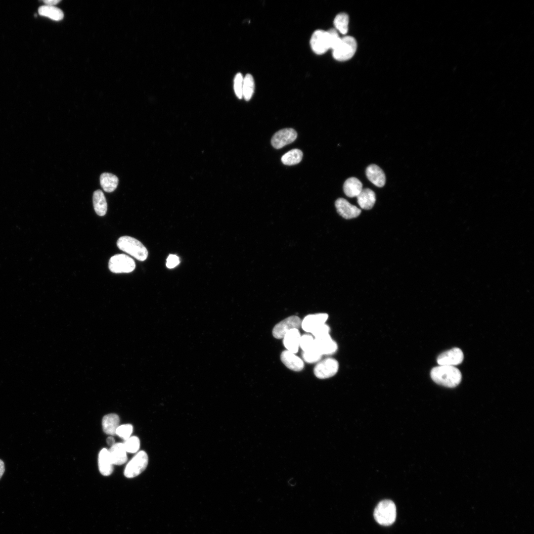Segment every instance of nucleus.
<instances>
[{
    "label": "nucleus",
    "instance_id": "nucleus-18",
    "mask_svg": "<svg viewBox=\"0 0 534 534\" xmlns=\"http://www.w3.org/2000/svg\"><path fill=\"white\" fill-rule=\"evenodd\" d=\"M108 450L113 465H120L127 462V451L123 443H115Z\"/></svg>",
    "mask_w": 534,
    "mask_h": 534
},
{
    "label": "nucleus",
    "instance_id": "nucleus-6",
    "mask_svg": "<svg viewBox=\"0 0 534 534\" xmlns=\"http://www.w3.org/2000/svg\"><path fill=\"white\" fill-rule=\"evenodd\" d=\"M148 462V457L144 451H139L127 464L124 475L128 478L135 477L141 474L146 469Z\"/></svg>",
    "mask_w": 534,
    "mask_h": 534
},
{
    "label": "nucleus",
    "instance_id": "nucleus-38",
    "mask_svg": "<svg viewBox=\"0 0 534 534\" xmlns=\"http://www.w3.org/2000/svg\"><path fill=\"white\" fill-rule=\"evenodd\" d=\"M106 441H107V443L108 445H109L111 446H112L113 445H114L115 444V440L112 437H108L107 440H106Z\"/></svg>",
    "mask_w": 534,
    "mask_h": 534
},
{
    "label": "nucleus",
    "instance_id": "nucleus-33",
    "mask_svg": "<svg viewBox=\"0 0 534 534\" xmlns=\"http://www.w3.org/2000/svg\"><path fill=\"white\" fill-rule=\"evenodd\" d=\"M243 77L242 75L238 73H237L234 79V90L236 96L241 99L242 96V87L243 83Z\"/></svg>",
    "mask_w": 534,
    "mask_h": 534
},
{
    "label": "nucleus",
    "instance_id": "nucleus-27",
    "mask_svg": "<svg viewBox=\"0 0 534 534\" xmlns=\"http://www.w3.org/2000/svg\"><path fill=\"white\" fill-rule=\"evenodd\" d=\"M349 18L347 14L342 12L337 14L333 21L335 29L343 35L348 31Z\"/></svg>",
    "mask_w": 534,
    "mask_h": 534
},
{
    "label": "nucleus",
    "instance_id": "nucleus-8",
    "mask_svg": "<svg viewBox=\"0 0 534 534\" xmlns=\"http://www.w3.org/2000/svg\"><path fill=\"white\" fill-rule=\"evenodd\" d=\"M310 45L312 50L317 54H322L331 48L330 38L327 31L317 30L313 32Z\"/></svg>",
    "mask_w": 534,
    "mask_h": 534
},
{
    "label": "nucleus",
    "instance_id": "nucleus-22",
    "mask_svg": "<svg viewBox=\"0 0 534 534\" xmlns=\"http://www.w3.org/2000/svg\"><path fill=\"white\" fill-rule=\"evenodd\" d=\"M343 189L345 194L349 197H357L362 190V184L356 178L351 177L344 182Z\"/></svg>",
    "mask_w": 534,
    "mask_h": 534
},
{
    "label": "nucleus",
    "instance_id": "nucleus-21",
    "mask_svg": "<svg viewBox=\"0 0 534 534\" xmlns=\"http://www.w3.org/2000/svg\"><path fill=\"white\" fill-rule=\"evenodd\" d=\"M119 423L120 418L117 414L111 413L105 415L102 420L103 431L109 435H116V431L119 426Z\"/></svg>",
    "mask_w": 534,
    "mask_h": 534
},
{
    "label": "nucleus",
    "instance_id": "nucleus-37",
    "mask_svg": "<svg viewBox=\"0 0 534 534\" xmlns=\"http://www.w3.org/2000/svg\"><path fill=\"white\" fill-rule=\"evenodd\" d=\"M5 470L4 464L3 461L0 459V479L3 474Z\"/></svg>",
    "mask_w": 534,
    "mask_h": 534
},
{
    "label": "nucleus",
    "instance_id": "nucleus-25",
    "mask_svg": "<svg viewBox=\"0 0 534 534\" xmlns=\"http://www.w3.org/2000/svg\"><path fill=\"white\" fill-rule=\"evenodd\" d=\"M40 15L48 17L53 20L59 21L64 17L63 11L54 6L43 5L38 9Z\"/></svg>",
    "mask_w": 534,
    "mask_h": 534
},
{
    "label": "nucleus",
    "instance_id": "nucleus-30",
    "mask_svg": "<svg viewBox=\"0 0 534 534\" xmlns=\"http://www.w3.org/2000/svg\"><path fill=\"white\" fill-rule=\"evenodd\" d=\"M300 347L303 352L311 351L314 348V338L311 335L306 334L301 336Z\"/></svg>",
    "mask_w": 534,
    "mask_h": 534
},
{
    "label": "nucleus",
    "instance_id": "nucleus-2",
    "mask_svg": "<svg viewBox=\"0 0 534 534\" xmlns=\"http://www.w3.org/2000/svg\"><path fill=\"white\" fill-rule=\"evenodd\" d=\"M119 249L130 255L136 260L143 261L148 256L146 247L138 240L128 236L120 237L117 242Z\"/></svg>",
    "mask_w": 534,
    "mask_h": 534
},
{
    "label": "nucleus",
    "instance_id": "nucleus-10",
    "mask_svg": "<svg viewBox=\"0 0 534 534\" xmlns=\"http://www.w3.org/2000/svg\"><path fill=\"white\" fill-rule=\"evenodd\" d=\"M297 134L293 129L286 128L280 130L272 136L271 144L276 149H280L293 142L296 139Z\"/></svg>",
    "mask_w": 534,
    "mask_h": 534
},
{
    "label": "nucleus",
    "instance_id": "nucleus-15",
    "mask_svg": "<svg viewBox=\"0 0 534 534\" xmlns=\"http://www.w3.org/2000/svg\"><path fill=\"white\" fill-rule=\"evenodd\" d=\"M280 358L283 363L291 370L300 371L304 367L303 360L295 354L287 350L281 353Z\"/></svg>",
    "mask_w": 534,
    "mask_h": 534
},
{
    "label": "nucleus",
    "instance_id": "nucleus-23",
    "mask_svg": "<svg viewBox=\"0 0 534 534\" xmlns=\"http://www.w3.org/2000/svg\"><path fill=\"white\" fill-rule=\"evenodd\" d=\"M93 205L96 213L99 216L105 215L107 210V204L103 192L99 189L93 192Z\"/></svg>",
    "mask_w": 534,
    "mask_h": 534
},
{
    "label": "nucleus",
    "instance_id": "nucleus-11",
    "mask_svg": "<svg viewBox=\"0 0 534 534\" xmlns=\"http://www.w3.org/2000/svg\"><path fill=\"white\" fill-rule=\"evenodd\" d=\"M464 358V355L461 349L453 348L441 354L437 357V361L440 365L454 366L461 363Z\"/></svg>",
    "mask_w": 534,
    "mask_h": 534
},
{
    "label": "nucleus",
    "instance_id": "nucleus-4",
    "mask_svg": "<svg viewBox=\"0 0 534 534\" xmlns=\"http://www.w3.org/2000/svg\"><path fill=\"white\" fill-rule=\"evenodd\" d=\"M374 517L376 521L383 526H390L396 520V507L391 500L385 499L380 501L374 511Z\"/></svg>",
    "mask_w": 534,
    "mask_h": 534
},
{
    "label": "nucleus",
    "instance_id": "nucleus-3",
    "mask_svg": "<svg viewBox=\"0 0 534 534\" xmlns=\"http://www.w3.org/2000/svg\"><path fill=\"white\" fill-rule=\"evenodd\" d=\"M356 48L357 43L355 39L352 36H345L340 38L338 44L332 49L333 56L339 61H347L354 55Z\"/></svg>",
    "mask_w": 534,
    "mask_h": 534
},
{
    "label": "nucleus",
    "instance_id": "nucleus-9",
    "mask_svg": "<svg viewBox=\"0 0 534 534\" xmlns=\"http://www.w3.org/2000/svg\"><path fill=\"white\" fill-rule=\"evenodd\" d=\"M302 320L296 315H292L277 323L272 330V335L276 339L283 338L284 335L293 329H298L301 326Z\"/></svg>",
    "mask_w": 534,
    "mask_h": 534
},
{
    "label": "nucleus",
    "instance_id": "nucleus-36",
    "mask_svg": "<svg viewBox=\"0 0 534 534\" xmlns=\"http://www.w3.org/2000/svg\"><path fill=\"white\" fill-rule=\"evenodd\" d=\"M61 0H46L43 1V2L45 4V5L50 6H54V5L57 4Z\"/></svg>",
    "mask_w": 534,
    "mask_h": 534
},
{
    "label": "nucleus",
    "instance_id": "nucleus-29",
    "mask_svg": "<svg viewBox=\"0 0 534 534\" xmlns=\"http://www.w3.org/2000/svg\"><path fill=\"white\" fill-rule=\"evenodd\" d=\"M127 452L135 453L138 451L140 446V441L136 436L130 437L123 443Z\"/></svg>",
    "mask_w": 534,
    "mask_h": 534
},
{
    "label": "nucleus",
    "instance_id": "nucleus-14",
    "mask_svg": "<svg viewBox=\"0 0 534 534\" xmlns=\"http://www.w3.org/2000/svg\"><path fill=\"white\" fill-rule=\"evenodd\" d=\"M328 317L326 313L309 314L302 320L301 327L306 332L311 333L318 326L325 323Z\"/></svg>",
    "mask_w": 534,
    "mask_h": 534
},
{
    "label": "nucleus",
    "instance_id": "nucleus-26",
    "mask_svg": "<svg viewBox=\"0 0 534 534\" xmlns=\"http://www.w3.org/2000/svg\"><path fill=\"white\" fill-rule=\"evenodd\" d=\"M302 158V151L298 149H294L285 153L281 157V161L284 165L291 166L300 162Z\"/></svg>",
    "mask_w": 534,
    "mask_h": 534
},
{
    "label": "nucleus",
    "instance_id": "nucleus-5",
    "mask_svg": "<svg viewBox=\"0 0 534 534\" xmlns=\"http://www.w3.org/2000/svg\"><path fill=\"white\" fill-rule=\"evenodd\" d=\"M108 267L113 273H129L135 269V263L132 258L127 255L116 254L110 259Z\"/></svg>",
    "mask_w": 534,
    "mask_h": 534
},
{
    "label": "nucleus",
    "instance_id": "nucleus-7",
    "mask_svg": "<svg viewBox=\"0 0 534 534\" xmlns=\"http://www.w3.org/2000/svg\"><path fill=\"white\" fill-rule=\"evenodd\" d=\"M338 369L339 363L337 360L332 357H327L319 361L315 365L313 372L317 378L323 379L334 376Z\"/></svg>",
    "mask_w": 534,
    "mask_h": 534
},
{
    "label": "nucleus",
    "instance_id": "nucleus-35",
    "mask_svg": "<svg viewBox=\"0 0 534 534\" xmlns=\"http://www.w3.org/2000/svg\"><path fill=\"white\" fill-rule=\"evenodd\" d=\"M179 263L178 257L175 255L171 254L167 259L166 266L169 268H172L176 267Z\"/></svg>",
    "mask_w": 534,
    "mask_h": 534
},
{
    "label": "nucleus",
    "instance_id": "nucleus-1",
    "mask_svg": "<svg viewBox=\"0 0 534 534\" xmlns=\"http://www.w3.org/2000/svg\"><path fill=\"white\" fill-rule=\"evenodd\" d=\"M432 379L440 385L453 388L461 382L462 375L460 370L453 366L439 365L434 367L431 371Z\"/></svg>",
    "mask_w": 534,
    "mask_h": 534
},
{
    "label": "nucleus",
    "instance_id": "nucleus-31",
    "mask_svg": "<svg viewBox=\"0 0 534 534\" xmlns=\"http://www.w3.org/2000/svg\"><path fill=\"white\" fill-rule=\"evenodd\" d=\"M322 356V355L315 348L311 351L303 352L302 353L303 360L309 363H313L319 361Z\"/></svg>",
    "mask_w": 534,
    "mask_h": 534
},
{
    "label": "nucleus",
    "instance_id": "nucleus-20",
    "mask_svg": "<svg viewBox=\"0 0 534 534\" xmlns=\"http://www.w3.org/2000/svg\"><path fill=\"white\" fill-rule=\"evenodd\" d=\"M356 198L359 206L365 210L371 209L376 201L375 194L369 188L362 189Z\"/></svg>",
    "mask_w": 534,
    "mask_h": 534
},
{
    "label": "nucleus",
    "instance_id": "nucleus-19",
    "mask_svg": "<svg viewBox=\"0 0 534 534\" xmlns=\"http://www.w3.org/2000/svg\"><path fill=\"white\" fill-rule=\"evenodd\" d=\"M98 468L100 473L104 476L111 475L113 471V464L112 462L109 450L106 448L102 449L98 455Z\"/></svg>",
    "mask_w": 534,
    "mask_h": 534
},
{
    "label": "nucleus",
    "instance_id": "nucleus-12",
    "mask_svg": "<svg viewBox=\"0 0 534 534\" xmlns=\"http://www.w3.org/2000/svg\"><path fill=\"white\" fill-rule=\"evenodd\" d=\"M314 348L322 356L332 355L337 351V345L329 333L314 337Z\"/></svg>",
    "mask_w": 534,
    "mask_h": 534
},
{
    "label": "nucleus",
    "instance_id": "nucleus-34",
    "mask_svg": "<svg viewBox=\"0 0 534 534\" xmlns=\"http://www.w3.org/2000/svg\"><path fill=\"white\" fill-rule=\"evenodd\" d=\"M330 330V329L329 326L324 323L316 327L311 332V333L314 337H316L329 333Z\"/></svg>",
    "mask_w": 534,
    "mask_h": 534
},
{
    "label": "nucleus",
    "instance_id": "nucleus-17",
    "mask_svg": "<svg viewBox=\"0 0 534 534\" xmlns=\"http://www.w3.org/2000/svg\"><path fill=\"white\" fill-rule=\"evenodd\" d=\"M367 178L378 187H383L386 182V177L383 171L377 165L372 164L366 169Z\"/></svg>",
    "mask_w": 534,
    "mask_h": 534
},
{
    "label": "nucleus",
    "instance_id": "nucleus-24",
    "mask_svg": "<svg viewBox=\"0 0 534 534\" xmlns=\"http://www.w3.org/2000/svg\"><path fill=\"white\" fill-rule=\"evenodd\" d=\"M119 179L117 177L108 173H102L100 177V183L106 192L114 191L117 187Z\"/></svg>",
    "mask_w": 534,
    "mask_h": 534
},
{
    "label": "nucleus",
    "instance_id": "nucleus-16",
    "mask_svg": "<svg viewBox=\"0 0 534 534\" xmlns=\"http://www.w3.org/2000/svg\"><path fill=\"white\" fill-rule=\"evenodd\" d=\"M301 335L298 329L288 331L283 338V343L286 350L296 354L300 347Z\"/></svg>",
    "mask_w": 534,
    "mask_h": 534
},
{
    "label": "nucleus",
    "instance_id": "nucleus-32",
    "mask_svg": "<svg viewBox=\"0 0 534 534\" xmlns=\"http://www.w3.org/2000/svg\"><path fill=\"white\" fill-rule=\"evenodd\" d=\"M133 430V427L131 424H127L121 425L119 426L117 428L116 431V435H117L121 438L126 440L131 437Z\"/></svg>",
    "mask_w": 534,
    "mask_h": 534
},
{
    "label": "nucleus",
    "instance_id": "nucleus-28",
    "mask_svg": "<svg viewBox=\"0 0 534 534\" xmlns=\"http://www.w3.org/2000/svg\"><path fill=\"white\" fill-rule=\"evenodd\" d=\"M255 82L251 74H247L243 78L242 96L246 101L249 100L254 92Z\"/></svg>",
    "mask_w": 534,
    "mask_h": 534
},
{
    "label": "nucleus",
    "instance_id": "nucleus-13",
    "mask_svg": "<svg viewBox=\"0 0 534 534\" xmlns=\"http://www.w3.org/2000/svg\"><path fill=\"white\" fill-rule=\"evenodd\" d=\"M335 205L338 213L346 219H351L358 217L361 210L350 203L345 199L340 198L335 201Z\"/></svg>",
    "mask_w": 534,
    "mask_h": 534
}]
</instances>
